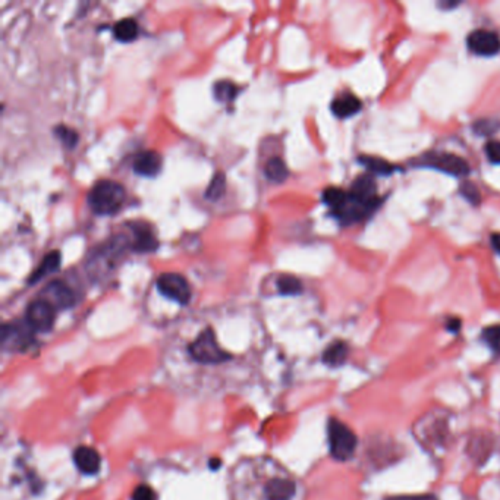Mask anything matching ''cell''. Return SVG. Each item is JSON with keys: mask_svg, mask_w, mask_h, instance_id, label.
<instances>
[{"mask_svg": "<svg viewBox=\"0 0 500 500\" xmlns=\"http://www.w3.org/2000/svg\"><path fill=\"white\" fill-rule=\"evenodd\" d=\"M229 500H303V487L276 459L254 457L234 467Z\"/></svg>", "mask_w": 500, "mask_h": 500, "instance_id": "obj_1", "label": "cell"}, {"mask_svg": "<svg viewBox=\"0 0 500 500\" xmlns=\"http://www.w3.org/2000/svg\"><path fill=\"white\" fill-rule=\"evenodd\" d=\"M123 187L112 179L97 181L87 195V203L90 209L100 216H112L118 213L123 206Z\"/></svg>", "mask_w": 500, "mask_h": 500, "instance_id": "obj_2", "label": "cell"}, {"mask_svg": "<svg viewBox=\"0 0 500 500\" xmlns=\"http://www.w3.org/2000/svg\"><path fill=\"white\" fill-rule=\"evenodd\" d=\"M328 433H329V446H330L332 457L340 462L351 459L355 454V449L358 444V439L354 434V432L348 426H345L342 421L336 418H330Z\"/></svg>", "mask_w": 500, "mask_h": 500, "instance_id": "obj_3", "label": "cell"}, {"mask_svg": "<svg viewBox=\"0 0 500 500\" xmlns=\"http://www.w3.org/2000/svg\"><path fill=\"white\" fill-rule=\"evenodd\" d=\"M189 355L202 364H222L232 357L219 346L214 332L207 328L189 345Z\"/></svg>", "mask_w": 500, "mask_h": 500, "instance_id": "obj_4", "label": "cell"}, {"mask_svg": "<svg viewBox=\"0 0 500 500\" xmlns=\"http://www.w3.org/2000/svg\"><path fill=\"white\" fill-rule=\"evenodd\" d=\"M156 286L159 292L163 296L169 298L170 301H175L181 306H188L191 301V286L179 273H162L157 278Z\"/></svg>", "mask_w": 500, "mask_h": 500, "instance_id": "obj_5", "label": "cell"}, {"mask_svg": "<svg viewBox=\"0 0 500 500\" xmlns=\"http://www.w3.org/2000/svg\"><path fill=\"white\" fill-rule=\"evenodd\" d=\"M55 318L56 310L41 298L33 301L27 307V311H25V321H27L28 328L38 333H46L52 330Z\"/></svg>", "mask_w": 500, "mask_h": 500, "instance_id": "obj_6", "label": "cell"}, {"mask_svg": "<svg viewBox=\"0 0 500 500\" xmlns=\"http://www.w3.org/2000/svg\"><path fill=\"white\" fill-rule=\"evenodd\" d=\"M420 166H427L437 169L440 172L454 175V177H467L469 173V166L467 160L457 155L449 153H427L420 159Z\"/></svg>", "mask_w": 500, "mask_h": 500, "instance_id": "obj_7", "label": "cell"}, {"mask_svg": "<svg viewBox=\"0 0 500 500\" xmlns=\"http://www.w3.org/2000/svg\"><path fill=\"white\" fill-rule=\"evenodd\" d=\"M468 47L476 55L494 56L500 52V38L493 31L476 30L468 36Z\"/></svg>", "mask_w": 500, "mask_h": 500, "instance_id": "obj_8", "label": "cell"}, {"mask_svg": "<svg viewBox=\"0 0 500 500\" xmlns=\"http://www.w3.org/2000/svg\"><path fill=\"white\" fill-rule=\"evenodd\" d=\"M376 181L371 177V175H363V177L357 178L349 191V197H351L354 202H357L361 206H365L368 209H374L377 206V189H376Z\"/></svg>", "mask_w": 500, "mask_h": 500, "instance_id": "obj_9", "label": "cell"}, {"mask_svg": "<svg viewBox=\"0 0 500 500\" xmlns=\"http://www.w3.org/2000/svg\"><path fill=\"white\" fill-rule=\"evenodd\" d=\"M41 299L47 301L55 310H66L73 306V292L62 281H52L41 291Z\"/></svg>", "mask_w": 500, "mask_h": 500, "instance_id": "obj_10", "label": "cell"}, {"mask_svg": "<svg viewBox=\"0 0 500 500\" xmlns=\"http://www.w3.org/2000/svg\"><path fill=\"white\" fill-rule=\"evenodd\" d=\"M131 229L134 234V241L131 244L132 251L135 253H152L156 251L159 241L153 234L152 228L147 223H132Z\"/></svg>", "mask_w": 500, "mask_h": 500, "instance_id": "obj_11", "label": "cell"}, {"mask_svg": "<svg viewBox=\"0 0 500 500\" xmlns=\"http://www.w3.org/2000/svg\"><path fill=\"white\" fill-rule=\"evenodd\" d=\"M162 165H163V159L157 152H153V150H145V152H141L137 155L132 167H134V172L140 175V177L155 178L160 173Z\"/></svg>", "mask_w": 500, "mask_h": 500, "instance_id": "obj_12", "label": "cell"}, {"mask_svg": "<svg viewBox=\"0 0 500 500\" xmlns=\"http://www.w3.org/2000/svg\"><path fill=\"white\" fill-rule=\"evenodd\" d=\"M73 462L83 474L94 476L98 472L100 465H102V458H100L95 449L90 446H80L73 452Z\"/></svg>", "mask_w": 500, "mask_h": 500, "instance_id": "obj_13", "label": "cell"}, {"mask_svg": "<svg viewBox=\"0 0 500 500\" xmlns=\"http://www.w3.org/2000/svg\"><path fill=\"white\" fill-rule=\"evenodd\" d=\"M61 263H62V259H61V253L58 251V249H53V251H50L48 254H46L43 257V260L38 264V267L33 271V274L28 278V283L30 285L37 283L38 281L46 278L47 274L58 271L59 267H61Z\"/></svg>", "mask_w": 500, "mask_h": 500, "instance_id": "obj_14", "label": "cell"}, {"mask_svg": "<svg viewBox=\"0 0 500 500\" xmlns=\"http://www.w3.org/2000/svg\"><path fill=\"white\" fill-rule=\"evenodd\" d=\"M361 110V102L353 94H343L332 102V112L338 118H349Z\"/></svg>", "mask_w": 500, "mask_h": 500, "instance_id": "obj_15", "label": "cell"}, {"mask_svg": "<svg viewBox=\"0 0 500 500\" xmlns=\"http://www.w3.org/2000/svg\"><path fill=\"white\" fill-rule=\"evenodd\" d=\"M112 31H113L115 38L118 41H120V43H131L140 34L138 24H137V21L134 18L119 19L118 22H115Z\"/></svg>", "mask_w": 500, "mask_h": 500, "instance_id": "obj_16", "label": "cell"}, {"mask_svg": "<svg viewBox=\"0 0 500 500\" xmlns=\"http://www.w3.org/2000/svg\"><path fill=\"white\" fill-rule=\"evenodd\" d=\"M348 358V345L345 342H333L323 354V361L329 367H340Z\"/></svg>", "mask_w": 500, "mask_h": 500, "instance_id": "obj_17", "label": "cell"}, {"mask_svg": "<svg viewBox=\"0 0 500 500\" xmlns=\"http://www.w3.org/2000/svg\"><path fill=\"white\" fill-rule=\"evenodd\" d=\"M264 175L269 181L281 184L286 181L289 170L281 157H271L264 166Z\"/></svg>", "mask_w": 500, "mask_h": 500, "instance_id": "obj_18", "label": "cell"}, {"mask_svg": "<svg viewBox=\"0 0 500 500\" xmlns=\"http://www.w3.org/2000/svg\"><path fill=\"white\" fill-rule=\"evenodd\" d=\"M323 202L324 204H328L332 212H338L340 210L346 202H348V192H345L343 189L340 188H335V187H330L328 189H324L323 192Z\"/></svg>", "mask_w": 500, "mask_h": 500, "instance_id": "obj_19", "label": "cell"}, {"mask_svg": "<svg viewBox=\"0 0 500 500\" xmlns=\"http://www.w3.org/2000/svg\"><path fill=\"white\" fill-rule=\"evenodd\" d=\"M213 94L220 103H231L238 95V87L232 81H217L213 87Z\"/></svg>", "mask_w": 500, "mask_h": 500, "instance_id": "obj_20", "label": "cell"}, {"mask_svg": "<svg viewBox=\"0 0 500 500\" xmlns=\"http://www.w3.org/2000/svg\"><path fill=\"white\" fill-rule=\"evenodd\" d=\"M276 286H278L279 293L286 295V296L299 295L303 292V283L299 282L298 278L292 276V274H282V276H279Z\"/></svg>", "mask_w": 500, "mask_h": 500, "instance_id": "obj_21", "label": "cell"}, {"mask_svg": "<svg viewBox=\"0 0 500 500\" xmlns=\"http://www.w3.org/2000/svg\"><path fill=\"white\" fill-rule=\"evenodd\" d=\"M224 191H226V177L222 172H217L214 173V177L206 189V198L210 199V202H217Z\"/></svg>", "mask_w": 500, "mask_h": 500, "instance_id": "obj_22", "label": "cell"}, {"mask_svg": "<svg viewBox=\"0 0 500 500\" xmlns=\"http://www.w3.org/2000/svg\"><path fill=\"white\" fill-rule=\"evenodd\" d=\"M360 162L373 173L377 175H390L395 170V166H392L389 162L380 159V157H371V156H361Z\"/></svg>", "mask_w": 500, "mask_h": 500, "instance_id": "obj_23", "label": "cell"}, {"mask_svg": "<svg viewBox=\"0 0 500 500\" xmlns=\"http://www.w3.org/2000/svg\"><path fill=\"white\" fill-rule=\"evenodd\" d=\"M53 134L66 148H73L75 145L78 144V140H80L78 132L66 127V125H56L55 130H53Z\"/></svg>", "mask_w": 500, "mask_h": 500, "instance_id": "obj_24", "label": "cell"}, {"mask_svg": "<svg viewBox=\"0 0 500 500\" xmlns=\"http://www.w3.org/2000/svg\"><path fill=\"white\" fill-rule=\"evenodd\" d=\"M461 194L474 206L480 204V202H481V194H480L477 185L472 184V182H464L461 185Z\"/></svg>", "mask_w": 500, "mask_h": 500, "instance_id": "obj_25", "label": "cell"}, {"mask_svg": "<svg viewBox=\"0 0 500 500\" xmlns=\"http://www.w3.org/2000/svg\"><path fill=\"white\" fill-rule=\"evenodd\" d=\"M483 338L489 343V346L493 349V351L500 354V326L487 328L483 332Z\"/></svg>", "mask_w": 500, "mask_h": 500, "instance_id": "obj_26", "label": "cell"}, {"mask_svg": "<svg viewBox=\"0 0 500 500\" xmlns=\"http://www.w3.org/2000/svg\"><path fill=\"white\" fill-rule=\"evenodd\" d=\"M132 500H157V496L152 487L141 484L134 490Z\"/></svg>", "mask_w": 500, "mask_h": 500, "instance_id": "obj_27", "label": "cell"}, {"mask_svg": "<svg viewBox=\"0 0 500 500\" xmlns=\"http://www.w3.org/2000/svg\"><path fill=\"white\" fill-rule=\"evenodd\" d=\"M497 128H499V123L494 122V120H480V122H477L476 125H474V131H477V132H480L483 135L496 132Z\"/></svg>", "mask_w": 500, "mask_h": 500, "instance_id": "obj_28", "label": "cell"}, {"mask_svg": "<svg viewBox=\"0 0 500 500\" xmlns=\"http://www.w3.org/2000/svg\"><path fill=\"white\" fill-rule=\"evenodd\" d=\"M486 155L490 162L500 165V141H490L486 145Z\"/></svg>", "mask_w": 500, "mask_h": 500, "instance_id": "obj_29", "label": "cell"}, {"mask_svg": "<svg viewBox=\"0 0 500 500\" xmlns=\"http://www.w3.org/2000/svg\"><path fill=\"white\" fill-rule=\"evenodd\" d=\"M387 500H437L433 494H420V496H397Z\"/></svg>", "mask_w": 500, "mask_h": 500, "instance_id": "obj_30", "label": "cell"}, {"mask_svg": "<svg viewBox=\"0 0 500 500\" xmlns=\"http://www.w3.org/2000/svg\"><path fill=\"white\" fill-rule=\"evenodd\" d=\"M447 329L451 330V332H454V333L459 332V329H461V320H458V318H452V320H449V323H447Z\"/></svg>", "mask_w": 500, "mask_h": 500, "instance_id": "obj_31", "label": "cell"}, {"mask_svg": "<svg viewBox=\"0 0 500 500\" xmlns=\"http://www.w3.org/2000/svg\"><path fill=\"white\" fill-rule=\"evenodd\" d=\"M491 245L496 251L500 254V234H493L491 236Z\"/></svg>", "mask_w": 500, "mask_h": 500, "instance_id": "obj_32", "label": "cell"}]
</instances>
